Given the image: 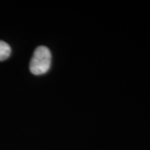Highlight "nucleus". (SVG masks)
Listing matches in <instances>:
<instances>
[{"label":"nucleus","instance_id":"obj_1","mask_svg":"<svg viewBox=\"0 0 150 150\" xmlns=\"http://www.w3.org/2000/svg\"><path fill=\"white\" fill-rule=\"evenodd\" d=\"M52 55L51 52L45 46L38 47L30 61V71L33 74L41 75L46 74L50 69Z\"/></svg>","mask_w":150,"mask_h":150},{"label":"nucleus","instance_id":"obj_2","mask_svg":"<svg viewBox=\"0 0 150 150\" xmlns=\"http://www.w3.org/2000/svg\"><path fill=\"white\" fill-rule=\"evenodd\" d=\"M11 54L10 46L4 41H0V61L7 59Z\"/></svg>","mask_w":150,"mask_h":150}]
</instances>
